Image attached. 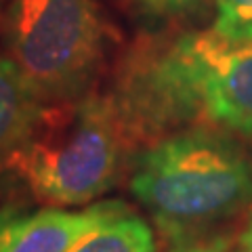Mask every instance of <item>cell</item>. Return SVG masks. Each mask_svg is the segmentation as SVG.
I'll return each mask as SVG.
<instances>
[{
	"instance_id": "1",
	"label": "cell",
	"mask_w": 252,
	"mask_h": 252,
	"mask_svg": "<svg viewBox=\"0 0 252 252\" xmlns=\"http://www.w3.org/2000/svg\"><path fill=\"white\" fill-rule=\"evenodd\" d=\"M130 191L170 238L204 229L252 202V160L233 141L191 130L137 160Z\"/></svg>"
},
{
	"instance_id": "2",
	"label": "cell",
	"mask_w": 252,
	"mask_h": 252,
	"mask_svg": "<svg viewBox=\"0 0 252 252\" xmlns=\"http://www.w3.org/2000/svg\"><path fill=\"white\" fill-rule=\"evenodd\" d=\"M122 120L97 99H63L42 105L28 137L4 164L38 198L80 206L112 187L120 168Z\"/></svg>"
},
{
	"instance_id": "3",
	"label": "cell",
	"mask_w": 252,
	"mask_h": 252,
	"mask_svg": "<svg viewBox=\"0 0 252 252\" xmlns=\"http://www.w3.org/2000/svg\"><path fill=\"white\" fill-rule=\"evenodd\" d=\"M137 114L172 122L193 114L252 137V44L210 34L185 36L156 59L132 86Z\"/></svg>"
},
{
	"instance_id": "4",
	"label": "cell",
	"mask_w": 252,
	"mask_h": 252,
	"mask_svg": "<svg viewBox=\"0 0 252 252\" xmlns=\"http://www.w3.org/2000/svg\"><path fill=\"white\" fill-rule=\"evenodd\" d=\"M11 61L42 101L72 99L101 63L109 30L94 0H13Z\"/></svg>"
},
{
	"instance_id": "5",
	"label": "cell",
	"mask_w": 252,
	"mask_h": 252,
	"mask_svg": "<svg viewBox=\"0 0 252 252\" xmlns=\"http://www.w3.org/2000/svg\"><path fill=\"white\" fill-rule=\"evenodd\" d=\"M126 208L120 200L84 210H0V252H67L93 227Z\"/></svg>"
},
{
	"instance_id": "6",
	"label": "cell",
	"mask_w": 252,
	"mask_h": 252,
	"mask_svg": "<svg viewBox=\"0 0 252 252\" xmlns=\"http://www.w3.org/2000/svg\"><path fill=\"white\" fill-rule=\"evenodd\" d=\"M40 109L42 99L26 76L0 55V162H6L21 145Z\"/></svg>"
},
{
	"instance_id": "7",
	"label": "cell",
	"mask_w": 252,
	"mask_h": 252,
	"mask_svg": "<svg viewBox=\"0 0 252 252\" xmlns=\"http://www.w3.org/2000/svg\"><path fill=\"white\" fill-rule=\"evenodd\" d=\"M156 240L149 227L128 206L84 233L67 252H154Z\"/></svg>"
},
{
	"instance_id": "8",
	"label": "cell",
	"mask_w": 252,
	"mask_h": 252,
	"mask_svg": "<svg viewBox=\"0 0 252 252\" xmlns=\"http://www.w3.org/2000/svg\"><path fill=\"white\" fill-rule=\"evenodd\" d=\"M217 36L233 44H252V0H217Z\"/></svg>"
},
{
	"instance_id": "9",
	"label": "cell",
	"mask_w": 252,
	"mask_h": 252,
	"mask_svg": "<svg viewBox=\"0 0 252 252\" xmlns=\"http://www.w3.org/2000/svg\"><path fill=\"white\" fill-rule=\"evenodd\" d=\"M227 248H229V242L225 238H217L202 244H187V246H181L172 252H227Z\"/></svg>"
},
{
	"instance_id": "10",
	"label": "cell",
	"mask_w": 252,
	"mask_h": 252,
	"mask_svg": "<svg viewBox=\"0 0 252 252\" xmlns=\"http://www.w3.org/2000/svg\"><path fill=\"white\" fill-rule=\"evenodd\" d=\"M240 244H242L244 252H252V215H250V220H248L246 229H244V233H242Z\"/></svg>"
},
{
	"instance_id": "11",
	"label": "cell",
	"mask_w": 252,
	"mask_h": 252,
	"mask_svg": "<svg viewBox=\"0 0 252 252\" xmlns=\"http://www.w3.org/2000/svg\"><path fill=\"white\" fill-rule=\"evenodd\" d=\"M149 2H158V4H181L185 0H149Z\"/></svg>"
},
{
	"instance_id": "12",
	"label": "cell",
	"mask_w": 252,
	"mask_h": 252,
	"mask_svg": "<svg viewBox=\"0 0 252 252\" xmlns=\"http://www.w3.org/2000/svg\"><path fill=\"white\" fill-rule=\"evenodd\" d=\"M233 252H244V250H242V248H240V250H233Z\"/></svg>"
}]
</instances>
